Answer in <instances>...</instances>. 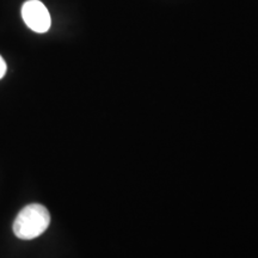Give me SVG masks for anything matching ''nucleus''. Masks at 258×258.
<instances>
[{
    "instance_id": "f257e3e1",
    "label": "nucleus",
    "mask_w": 258,
    "mask_h": 258,
    "mask_svg": "<svg viewBox=\"0 0 258 258\" xmlns=\"http://www.w3.org/2000/svg\"><path fill=\"white\" fill-rule=\"evenodd\" d=\"M49 224L48 209L38 203H31L18 213L14 222V233L19 239L31 240L40 237Z\"/></svg>"
},
{
    "instance_id": "f03ea898",
    "label": "nucleus",
    "mask_w": 258,
    "mask_h": 258,
    "mask_svg": "<svg viewBox=\"0 0 258 258\" xmlns=\"http://www.w3.org/2000/svg\"><path fill=\"white\" fill-rule=\"evenodd\" d=\"M22 17L29 29L38 34L47 32L51 25L49 11L40 0H28L24 3L22 8Z\"/></svg>"
},
{
    "instance_id": "7ed1b4c3",
    "label": "nucleus",
    "mask_w": 258,
    "mask_h": 258,
    "mask_svg": "<svg viewBox=\"0 0 258 258\" xmlns=\"http://www.w3.org/2000/svg\"><path fill=\"white\" fill-rule=\"evenodd\" d=\"M5 73H6V62L4 61V59L0 56V79L5 76Z\"/></svg>"
}]
</instances>
